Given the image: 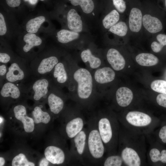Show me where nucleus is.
Segmentation results:
<instances>
[{
  "label": "nucleus",
  "instance_id": "f257e3e1",
  "mask_svg": "<svg viewBox=\"0 0 166 166\" xmlns=\"http://www.w3.org/2000/svg\"><path fill=\"white\" fill-rule=\"evenodd\" d=\"M87 134L85 150L83 157L84 165H101L106 150L98 130L95 114L87 122Z\"/></svg>",
  "mask_w": 166,
  "mask_h": 166
},
{
  "label": "nucleus",
  "instance_id": "f03ea898",
  "mask_svg": "<svg viewBox=\"0 0 166 166\" xmlns=\"http://www.w3.org/2000/svg\"><path fill=\"white\" fill-rule=\"evenodd\" d=\"M72 71L70 67L71 81L77 84L75 101L82 106H89L94 99V81L93 76L87 69L78 68Z\"/></svg>",
  "mask_w": 166,
  "mask_h": 166
},
{
  "label": "nucleus",
  "instance_id": "7ed1b4c3",
  "mask_svg": "<svg viewBox=\"0 0 166 166\" xmlns=\"http://www.w3.org/2000/svg\"><path fill=\"white\" fill-rule=\"evenodd\" d=\"M66 54L56 48L45 47L30 61L31 73L38 77L50 74L56 65Z\"/></svg>",
  "mask_w": 166,
  "mask_h": 166
},
{
  "label": "nucleus",
  "instance_id": "20e7f679",
  "mask_svg": "<svg viewBox=\"0 0 166 166\" xmlns=\"http://www.w3.org/2000/svg\"><path fill=\"white\" fill-rule=\"evenodd\" d=\"M49 14L51 19H55L60 23L61 28L90 34L89 24L75 8L57 9L49 13Z\"/></svg>",
  "mask_w": 166,
  "mask_h": 166
},
{
  "label": "nucleus",
  "instance_id": "39448f33",
  "mask_svg": "<svg viewBox=\"0 0 166 166\" xmlns=\"http://www.w3.org/2000/svg\"><path fill=\"white\" fill-rule=\"evenodd\" d=\"M18 36L17 52L27 61H32L46 47L44 39L37 34L24 30Z\"/></svg>",
  "mask_w": 166,
  "mask_h": 166
},
{
  "label": "nucleus",
  "instance_id": "423d86ee",
  "mask_svg": "<svg viewBox=\"0 0 166 166\" xmlns=\"http://www.w3.org/2000/svg\"><path fill=\"white\" fill-rule=\"evenodd\" d=\"M49 36L60 45L69 49L80 50L92 41L89 33H79L63 28L55 30Z\"/></svg>",
  "mask_w": 166,
  "mask_h": 166
},
{
  "label": "nucleus",
  "instance_id": "0eeeda50",
  "mask_svg": "<svg viewBox=\"0 0 166 166\" xmlns=\"http://www.w3.org/2000/svg\"><path fill=\"white\" fill-rule=\"evenodd\" d=\"M50 19L49 13H37L28 17L23 23L22 27L29 33L37 34L42 33L49 36L56 30Z\"/></svg>",
  "mask_w": 166,
  "mask_h": 166
},
{
  "label": "nucleus",
  "instance_id": "6e6552de",
  "mask_svg": "<svg viewBox=\"0 0 166 166\" xmlns=\"http://www.w3.org/2000/svg\"><path fill=\"white\" fill-rule=\"evenodd\" d=\"M142 26L144 37L150 38L161 32L164 28L162 13L152 8H142Z\"/></svg>",
  "mask_w": 166,
  "mask_h": 166
},
{
  "label": "nucleus",
  "instance_id": "1a4fd4ad",
  "mask_svg": "<svg viewBox=\"0 0 166 166\" xmlns=\"http://www.w3.org/2000/svg\"><path fill=\"white\" fill-rule=\"evenodd\" d=\"M95 115L97 128L106 149L110 151L114 143V119L101 111Z\"/></svg>",
  "mask_w": 166,
  "mask_h": 166
},
{
  "label": "nucleus",
  "instance_id": "9d476101",
  "mask_svg": "<svg viewBox=\"0 0 166 166\" xmlns=\"http://www.w3.org/2000/svg\"><path fill=\"white\" fill-rule=\"evenodd\" d=\"M25 59L17 55L10 63L5 80L17 84L25 81L31 73L30 65Z\"/></svg>",
  "mask_w": 166,
  "mask_h": 166
},
{
  "label": "nucleus",
  "instance_id": "9b49d317",
  "mask_svg": "<svg viewBox=\"0 0 166 166\" xmlns=\"http://www.w3.org/2000/svg\"><path fill=\"white\" fill-rule=\"evenodd\" d=\"M15 15L6 10L0 12V36L7 41L18 36L22 31Z\"/></svg>",
  "mask_w": 166,
  "mask_h": 166
},
{
  "label": "nucleus",
  "instance_id": "f8f14e48",
  "mask_svg": "<svg viewBox=\"0 0 166 166\" xmlns=\"http://www.w3.org/2000/svg\"><path fill=\"white\" fill-rule=\"evenodd\" d=\"M69 55L67 54L56 65L50 74L53 83L58 88L69 85L71 83Z\"/></svg>",
  "mask_w": 166,
  "mask_h": 166
},
{
  "label": "nucleus",
  "instance_id": "ddd939ff",
  "mask_svg": "<svg viewBox=\"0 0 166 166\" xmlns=\"http://www.w3.org/2000/svg\"><path fill=\"white\" fill-rule=\"evenodd\" d=\"M126 18L119 22L104 33L103 39L105 42L119 44L128 41L131 38Z\"/></svg>",
  "mask_w": 166,
  "mask_h": 166
},
{
  "label": "nucleus",
  "instance_id": "4468645a",
  "mask_svg": "<svg viewBox=\"0 0 166 166\" xmlns=\"http://www.w3.org/2000/svg\"><path fill=\"white\" fill-rule=\"evenodd\" d=\"M80 50L81 60L90 68L96 69L101 67L103 56L93 41L87 44Z\"/></svg>",
  "mask_w": 166,
  "mask_h": 166
},
{
  "label": "nucleus",
  "instance_id": "2eb2a0df",
  "mask_svg": "<svg viewBox=\"0 0 166 166\" xmlns=\"http://www.w3.org/2000/svg\"><path fill=\"white\" fill-rule=\"evenodd\" d=\"M87 134V126L72 138L71 155L75 165H84L83 157L85 150Z\"/></svg>",
  "mask_w": 166,
  "mask_h": 166
},
{
  "label": "nucleus",
  "instance_id": "dca6fc26",
  "mask_svg": "<svg viewBox=\"0 0 166 166\" xmlns=\"http://www.w3.org/2000/svg\"><path fill=\"white\" fill-rule=\"evenodd\" d=\"M69 118L65 125V131L67 137L72 139L83 129L87 122L78 109L72 110Z\"/></svg>",
  "mask_w": 166,
  "mask_h": 166
},
{
  "label": "nucleus",
  "instance_id": "f3484780",
  "mask_svg": "<svg viewBox=\"0 0 166 166\" xmlns=\"http://www.w3.org/2000/svg\"><path fill=\"white\" fill-rule=\"evenodd\" d=\"M74 6H79L80 14L89 24L91 21L97 20L99 14L96 10L93 0H68Z\"/></svg>",
  "mask_w": 166,
  "mask_h": 166
},
{
  "label": "nucleus",
  "instance_id": "a211bd4d",
  "mask_svg": "<svg viewBox=\"0 0 166 166\" xmlns=\"http://www.w3.org/2000/svg\"><path fill=\"white\" fill-rule=\"evenodd\" d=\"M51 82V79L45 76L39 77L34 81L27 91H32L35 101H39L47 97Z\"/></svg>",
  "mask_w": 166,
  "mask_h": 166
},
{
  "label": "nucleus",
  "instance_id": "6ab92c4d",
  "mask_svg": "<svg viewBox=\"0 0 166 166\" xmlns=\"http://www.w3.org/2000/svg\"><path fill=\"white\" fill-rule=\"evenodd\" d=\"M58 88L52 81L47 97L50 110L55 115L58 114L61 112L64 109L65 104Z\"/></svg>",
  "mask_w": 166,
  "mask_h": 166
},
{
  "label": "nucleus",
  "instance_id": "aec40b11",
  "mask_svg": "<svg viewBox=\"0 0 166 166\" xmlns=\"http://www.w3.org/2000/svg\"><path fill=\"white\" fill-rule=\"evenodd\" d=\"M101 14L99 22L101 29L104 33L119 22L126 18L115 8Z\"/></svg>",
  "mask_w": 166,
  "mask_h": 166
},
{
  "label": "nucleus",
  "instance_id": "412c9836",
  "mask_svg": "<svg viewBox=\"0 0 166 166\" xmlns=\"http://www.w3.org/2000/svg\"><path fill=\"white\" fill-rule=\"evenodd\" d=\"M104 54L107 61L114 70L120 71L124 69L125 60L118 48L110 47L107 49Z\"/></svg>",
  "mask_w": 166,
  "mask_h": 166
},
{
  "label": "nucleus",
  "instance_id": "4be33fe9",
  "mask_svg": "<svg viewBox=\"0 0 166 166\" xmlns=\"http://www.w3.org/2000/svg\"><path fill=\"white\" fill-rule=\"evenodd\" d=\"M13 112L15 118L23 124L25 131L32 132L34 129V119L27 115L26 107L22 105H17L14 108Z\"/></svg>",
  "mask_w": 166,
  "mask_h": 166
},
{
  "label": "nucleus",
  "instance_id": "5701e85b",
  "mask_svg": "<svg viewBox=\"0 0 166 166\" xmlns=\"http://www.w3.org/2000/svg\"><path fill=\"white\" fill-rule=\"evenodd\" d=\"M125 119L131 125L138 127L148 126L152 121L151 117L148 115L138 111L129 112L126 115Z\"/></svg>",
  "mask_w": 166,
  "mask_h": 166
},
{
  "label": "nucleus",
  "instance_id": "b1692460",
  "mask_svg": "<svg viewBox=\"0 0 166 166\" xmlns=\"http://www.w3.org/2000/svg\"><path fill=\"white\" fill-rule=\"evenodd\" d=\"M93 76L95 83L101 85L113 81L115 78V73L109 67H100L96 69Z\"/></svg>",
  "mask_w": 166,
  "mask_h": 166
},
{
  "label": "nucleus",
  "instance_id": "393cba45",
  "mask_svg": "<svg viewBox=\"0 0 166 166\" xmlns=\"http://www.w3.org/2000/svg\"><path fill=\"white\" fill-rule=\"evenodd\" d=\"M45 157L49 161L53 164H61L65 161V154L60 148L55 146H50L45 149Z\"/></svg>",
  "mask_w": 166,
  "mask_h": 166
},
{
  "label": "nucleus",
  "instance_id": "a878e982",
  "mask_svg": "<svg viewBox=\"0 0 166 166\" xmlns=\"http://www.w3.org/2000/svg\"><path fill=\"white\" fill-rule=\"evenodd\" d=\"M27 90L23 89L18 84L6 81L1 86L0 91V96L3 98H10L17 99L21 96L22 91Z\"/></svg>",
  "mask_w": 166,
  "mask_h": 166
},
{
  "label": "nucleus",
  "instance_id": "bb28decb",
  "mask_svg": "<svg viewBox=\"0 0 166 166\" xmlns=\"http://www.w3.org/2000/svg\"><path fill=\"white\" fill-rule=\"evenodd\" d=\"M121 156L123 162L128 166H139L141 160L137 152L133 149L126 147L121 152Z\"/></svg>",
  "mask_w": 166,
  "mask_h": 166
},
{
  "label": "nucleus",
  "instance_id": "cd10ccee",
  "mask_svg": "<svg viewBox=\"0 0 166 166\" xmlns=\"http://www.w3.org/2000/svg\"><path fill=\"white\" fill-rule=\"evenodd\" d=\"M133 98L132 91L128 88L122 87L119 88L116 93V99L118 105L121 107L128 106Z\"/></svg>",
  "mask_w": 166,
  "mask_h": 166
},
{
  "label": "nucleus",
  "instance_id": "c85d7f7f",
  "mask_svg": "<svg viewBox=\"0 0 166 166\" xmlns=\"http://www.w3.org/2000/svg\"><path fill=\"white\" fill-rule=\"evenodd\" d=\"M0 63L7 64L10 63L15 57V55L11 50L7 41L0 38Z\"/></svg>",
  "mask_w": 166,
  "mask_h": 166
},
{
  "label": "nucleus",
  "instance_id": "c756f323",
  "mask_svg": "<svg viewBox=\"0 0 166 166\" xmlns=\"http://www.w3.org/2000/svg\"><path fill=\"white\" fill-rule=\"evenodd\" d=\"M135 60L139 65L150 66L156 65L159 62L158 58L155 55L150 53H142L138 54Z\"/></svg>",
  "mask_w": 166,
  "mask_h": 166
},
{
  "label": "nucleus",
  "instance_id": "7c9ffc66",
  "mask_svg": "<svg viewBox=\"0 0 166 166\" xmlns=\"http://www.w3.org/2000/svg\"><path fill=\"white\" fill-rule=\"evenodd\" d=\"M150 38V47L154 53L160 52L164 47L166 46V34H164L159 33L152 35Z\"/></svg>",
  "mask_w": 166,
  "mask_h": 166
},
{
  "label": "nucleus",
  "instance_id": "2f4dec72",
  "mask_svg": "<svg viewBox=\"0 0 166 166\" xmlns=\"http://www.w3.org/2000/svg\"><path fill=\"white\" fill-rule=\"evenodd\" d=\"M32 114L34 122L36 124L41 123L47 124L50 120V117L49 114L43 111L39 106H36L34 108L32 112Z\"/></svg>",
  "mask_w": 166,
  "mask_h": 166
},
{
  "label": "nucleus",
  "instance_id": "473e14b6",
  "mask_svg": "<svg viewBox=\"0 0 166 166\" xmlns=\"http://www.w3.org/2000/svg\"><path fill=\"white\" fill-rule=\"evenodd\" d=\"M149 156L152 162H156L160 161L166 163V150H163L161 152L157 148L151 149L149 152Z\"/></svg>",
  "mask_w": 166,
  "mask_h": 166
},
{
  "label": "nucleus",
  "instance_id": "72a5a7b5",
  "mask_svg": "<svg viewBox=\"0 0 166 166\" xmlns=\"http://www.w3.org/2000/svg\"><path fill=\"white\" fill-rule=\"evenodd\" d=\"M123 163V160L121 156L111 155L104 160L101 165L104 166H121Z\"/></svg>",
  "mask_w": 166,
  "mask_h": 166
},
{
  "label": "nucleus",
  "instance_id": "f704fd0d",
  "mask_svg": "<svg viewBox=\"0 0 166 166\" xmlns=\"http://www.w3.org/2000/svg\"><path fill=\"white\" fill-rule=\"evenodd\" d=\"M12 166H34L33 163L30 162L27 159L25 155L20 153L14 157L12 162Z\"/></svg>",
  "mask_w": 166,
  "mask_h": 166
},
{
  "label": "nucleus",
  "instance_id": "c9c22d12",
  "mask_svg": "<svg viewBox=\"0 0 166 166\" xmlns=\"http://www.w3.org/2000/svg\"><path fill=\"white\" fill-rule=\"evenodd\" d=\"M151 89L154 91L160 93L166 94V81L155 80L151 84Z\"/></svg>",
  "mask_w": 166,
  "mask_h": 166
},
{
  "label": "nucleus",
  "instance_id": "e433bc0d",
  "mask_svg": "<svg viewBox=\"0 0 166 166\" xmlns=\"http://www.w3.org/2000/svg\"><path fill=\"white\" fill-rule=\"evenodd\" d=\"M114 8L122 15L126 16L127 6L124 0H112Z\"/></svg>",
  "mask_w": 166,
  "mask_h": 166
},
{
  "label": "nucleus",
  "instance_id": "4c0bfd02",
  "mask_svg": "<svg viewBox=\"0 0 166 166\" xmlns=\"http://www.w3.org/2000/svg\"><path fill=\"white\" fill-rule=\"evenodd\" d=\"M5 1L8 7L9 8V10L8 11L15 15L14 10L20 6L21 0H5Z\"/></svg>",
  "mask_w": 166,
  "mask_h": 166
},
{
  "label": "nucleus",
  "instance_id": "58836bf2",
  "mask_svg": "<svg viewBox=\"0 0 166 166\" xmlns=\"http://www.w3.org/2000/svg\"><path fill=\"white\" fill-rule=\"evenodd\" d=\"M7 68L6 64L0 63V85L2 86L3 84V80H5L6 74L8 71Z\"/></svg>",
  "mask_w": 166,
  "mask_h": 166
},
{
  "label": "nucleus",
  "instance_id": "ea45409f",
  "mask_svg": "<svg viewBox=\"0 0 166 166\" xmlns=\"http://www.w3.org/2000/svg\"><path fill=\"white\" fill-rule=\"evenodd\" d=\"M156 100L160 106L166 108V94L160 93L157 96Z\"/></svg>",
  "mask_w": 166,
  "mask_h": 166
},
{
  "label": "nucleus",
  "instance_id": "a19ab883",
  "mask_svg": "<svg viewBox=\"0 0 166 166\" xmlns=\"http://www.w3.org/2000/svg\"><path fill=\"white\" fill-rule=\"evenodd\" d=\"M159 136L161 141L166 143V125L163 126L160 130Z\"/></svg>",
  "mask_w": 166,
  "mask_h": 166
},
{
  "label": "nucleus",
  "instance_id": "79ce46f5",
  "mask_svg": "<svg viewBox=\"0 0 166 166\" xmlns=\"http://www.w3.org/2000/svg\"><path fill=\"white\" fill-rule=\"evenodd\" d=\"M50 162L46 158H43L42 159L39 163V166H47L49 165Z\"/></svg>",
  "mask_w": 166,
  "mask_h": 166
},
{
  "label": "nucleus",
  "instance_id": "37998d69",
  "mask_svg": "<svg viewBox=\"0 0 166 166\" xmlns=\"http://www.w3.org/2000/svg\"><path fill=\"white\" fill-rule=\"evenodd\" d=\"M25 2H28L32 5H35L38 2V0H24Z\"/></svg>",
  "mask_w": 166,
  "mask_h": 166
},
{
  "label": "nucleus",
  "instance_id": "c03bdc74",
  "mask_svg": "<svg viewBox=\"0 0 166 166\" xmlns=\"http://www.w3.org/2000/svg\"><path fill=\"white\" fill-rule=\"evenodd\" d=\"M5 163V160L4 158L2 157H0V166H3Z\"/></svg>",
  "mask_w": 166,
  "mask_h": 166
},
{
  "label": "nucleus",
  "instance_id": "a18cd8bd",
  "mask_svg": "<svg viewBox=\"0 0 166 166\" xmlns=\"http://www.w3.org/2000/svg\"><path fill=\"white\" fill-rule=\"evenodd\" d=\"M164 5L165 8H166V0H164Z\"/></svg>",
  "mask_w": 166,
  "mask_h": 166
},
{
  "label": "nucleus",
  "instance_id": "49530a36",
  "mask_svg": "<svg viewBox=\"0 0 166 166\" xmlns=\"http://www.w3.org/2000/svg\"><path fill=\"white\" fill-rule=\"evenodd\" d=\"M41 0V1H44L45 0Z\"/></svg>",
  "mask_w": 166,
  "mask_h": 166
}]
</instances>
